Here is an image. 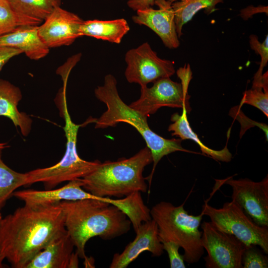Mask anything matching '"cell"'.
<instances>
[{"instance_id": "1", "label": "cell", "mask_w": 268, "mask_h": 268, "mask_svg": "<svg viewBox=\"0 0 268 268\" xmlns=\"http://www.w3.org/2000/svg\"><path fill=\"white\" fill-rule=\"evenodd\" d=\"M66 230L59 203L38 207L24 204L2 218L0 249L12 268H25L54 238Z\"/></svg>"}, {"instance_id": "2", "label": "cell", "mask_w": 268, "mask_h": 268, "mask_svg": "<svg viewBox=\"0 0 268 268\" xmlns=\"http://www.w3.org/2000/svg\"><path fill=\"white\" fill-rule=\"evenodd\" d=\"M64 225L79 258L86 260L87 241L98 236L110 240L127 233L131 222L119 208L104 201L84 199L59 202Z\"/></svg>"}, {"instance_id": "3", "label": "cell", "mask_w": 268, "mask_h": 268, "mask_svg": "<svg viewBox=\"0 0 268 268\" xmlns=\"http://www.w3.org/2000/svg\"><path fill=\"white\" fill-rule=\"evenodd\" d=\"M94 94L107 107V110L96 119L95 128L115 127L124 122L134 128L144 139L152 156V169L146 179L149 185L155 168L163 157L178 151L195 153L184 148L181 138L166 139L152 131L148 125L147 116L127 105L121 98L117 88V80L113 75L105 76L104 84L97 86Z\"/></svg>"}, {"instance_id": "4", "label": "cell", "mask_w": 268, "mask_h": 268, "mask_svg": "<svg viewBox=\"0 0 268 268\" xmlns=\"http://www.w3.org/2000/svg\"><path fill=\"white\" fill-rule=\"evenodd\" d=\"M152 162L151 152L146 146L128 158L101 163L92 172L82 178V188L100 197L127 196L135 192H147L144 168Z\"/></svg>"}, {"instance_id": "5", "label": "cell", "mask_w": 268, "mask_h": 268, "mask_svg": "<svg viewBox=\"0 0 268 268\" xmlns=\"http://www.w3.org/2000/svg\"><path fill=\"white\" fill-rule=\"evenodd\" d=\"M56 103L65 122L63 128L67 139L65 154L62 159L53 166L26 173L27 185L42 182L45 190L52 189L65 181L82 178L94 171L101 163L98 160L88 161L81 159L76 149L79 128L85 124L94 123L96 119L91 118L83 124H76L72 122L67 107L66 88L63 87L59 91L56 98Z\"/></svg>"}, {"instance_id": "6", "label": "cell", "mask_w": 268, "mask_h": 268, "mask_svg": "<svg viewBox=\"0 0 268 268\" xmlns=\"http://www.w3.org/2000/svg\"><path fill=\"white\" fill-rule=\"evenodd\" d=\"M184 204L175 206L162 201L152 206L150 212L157 225L161 242L177 244L184 251V261L193 264L198 263L204 254L201 244L202 232L199 229L204 215L202 211L198 215L189 214Z\"/></svg>"}, {"instance_id": "7", "label": "cell", "mask_w": 268, "mask_h": 268, "mask_svg": "<svg viewBox=\"0 0 268 268\" xmlns=\"http://www.w3.org/2000/svg\"><path fill=\"white\" fill-rule=\"evenodd\" d=\"M177 73L181 83L165 77L154 81L150 87L140 86L139 99L132 102L130 106L147 117L162 107H186L187 113H190L192 109L188 88L192 79V71L189 65L180 68Z\"/></svg>"}, {"instance_id": "8", "label": "cell", "mask_w": 268, "mask_h": 268, "mask_svg": "<svg viewBox=\"0 0 268 268\" xmlns=\"http://www.w3.org/2000/svg\"><path fill=\"white\" fill-rule=\"evenodd\" d=\"M201 211L218 229L234 235L245 245H257L268 254V227L256 223L234 202H226L219 208L205 202Z\"/></svg>"}, {"instance_id": "9", "label": "cell", "mask_w": 268, "mask_h": 268, "mask_svg": "<svg viewBox=\"0 0 268 268\" xmlns=\"http://www.w3.org/2000/svg\"><path fill=\"white\" fill-rule=\"evenodd\" d=\"M201 244L207 255V268H242V255L245 245L234 235L204 221L201 224Z\"/></svg>"}, {"instance_id": "10", "label": "cell", "mask_w": 268, "mask_h": 268, "mask_svg": "<svg viewBox=\"0 0 268 268\" xmlns=\"http://www.w3.org/2000/svg\"><path fill=\"white\" fill-rule=\"evenodd\" d=\"M125 61L126 79L140 86H147L160 78L170 77L175 72L174 63L160 58L147 42L127 51Z\"/></svg>"}, {"instance_id": "11", "label": "cell", "mask_w": 268, "mask_h": 268, "mask_svg": "<svg viewBox=\"0 0 268 268\" xmlns=\"http://www.w3.org/2000/svg\"><path fill=\"white\" fill-rule=\"evenodd\" d=\"M224 183L232 188V201L256 223L268 227V176L259 182L231 177L226 179Z\"/></svg>"}, {"instance_id": "12", "label": "cell", "mask_w": 268, "mask_h": 268, "mask_svg": "<svg viewBox=\"0 0 268 268\" xmlns=\"http://www.w3.org/2000/svg\"><path fill=\"white\" fill-rule=\"evenodd\" d=\"M44 21L38 26V34L49 49L69 46L81 37L80 29L84 21L61 6L56 7Z\"/></svg>"}, {"instance_id": "13", "label": "cell", "mask_w": 268, "mask_h": 268, "mask_svg": "<svg viewBox=\"0 0 268 268\" xmlns=\"http://www.w3.org/2000/svg\"><path fill=\"white\" fill-rule=\"evenodd\" d=\"M173 2L170 0H155L157 9L149 7L138 10L136 14L132 17L134 23L145 25L154 31L169 49H176L180 46Z\"/></svg>"}, {"instance_id": "14", "label": "cell", "mask_w": 268, "mask_h": 268, "mask_svg": "<svg viewBox=\"0 0 268 268\" xmlns=\"http://www.w3.org/2000/svg\"><path fill=\"white\" fill-rule=\"evenodd\" d=\"M135 233L134 239L124 251L114 255L110 268H126L144 251L150 252L154 257L163 254V245L159 238L157 225L153 219L142 223Z\"/></svg>"}, {"instance_id": "15", "label": "cell", "mask_w": 268, "mask_h": 268, "mask_svg": "<svg viewBox=\"0 0 268 268\" xmlns=\"http://www.w3.org/2000/svg\"><path fill=\"white\" fill-rule=\"evenodd\" d=\"M82 186V178H78L57 189L44 191L29 189L15 191L12 195L22 201L25 205L32 207L54 205L64 201L102 200V197L93 195L83 189Z\"/></svg>"}, {"instance_id": "16", "label": "cell", "mask_w": 268, "mask_h": 268, "mask_svg": "<svg viewBox=\"0 0 268 268\" xmlns=\"http://www.w3.org/2000/svg\"><path fill=\"white\" fill-rule=\"evenodd\" d=\"M67 230L54 238L28 263L25 268H75L79 256Z\"/></svg>"}, {"instance_id": "17", "label": "cell", "mask_w": 268, "mask_h": 268, "mask_svg": "<svg viewBox=\"0 0 268 268\" xmlns=\"http://www.w3.org/2000/svg\"><path fill=\"white\" fill-rule=\"evenodd\" d=\"M38 26H19L0 36V46L19 49L33 60H38L45 57L49 53L50 49L40 37Z\"/></svg>"}, {"instance_id": "18", "label": "cell", "mask_w": 268, "mask_h": 268, "mask_svg": "<svg viewBox=\"0 0 268 268\" xmlns=\"http://www.w3.org/2000/svg\"><path fill=\"white\" fill-rule=\"evenodd\" d=\"M21 99V92L18 87L0 79V116L11 120L26 136L31 131L32 120L26 113L19 111L17 106Z\"/></svg>"}, {"instance_id": "19", "label": "cell", "mask_w": 268, "mask_h": 268, "mask_svg": "<svg viewBox=\"0 0 268 268\" xmlns=\"http://www.w3.org/2000/svg\"><path fill=\"white\" fill-rule=\"evenodd\" d=\"M130 29L127 20L124 18L110 20L95 19L84 21L80 33L81 36H87L119 44Z\"/></svg>"}, {"instance_id": "20", "label": "cell", "mask_w": 268, "mask_h": 268, "mask_svg": "<svg viewBox=\"0 0 268 268\" xmlns=\"http://www.w3.org/2000/svg\"><path fill=\"white\" fill-rule=\"evenodd\" d=\"M182 109L183 111L181 115L175 113L171 117V121L173 123L169 125L168 130L169 132H173L172 135L178 136L182 140L190 139L194 140L199 145L202 153L208 155L216 160L226 162L230 161L232 154L227 146L221 150H213L205 145L200 140L190 125L188 120L186 108L183 107Z\"/></svg>"}, {"instance_id": "21", "label": "cell", "mask_w": 268, "mask_h": 268, "mask_svg": "<svg viewBox=\"0 0 268 268\" xmlns=\"http://www.w3.org/2000/svg\"><path fill=\"white\" fill-rule=\"evenodd\" d=\"M224 0H178L172 3L176 31L179 38L182 35L183 26L192 20L199 11L204 9L205 13L210 14L216 9L217 4Z\"/></svg>"}, {"instance_id": "22", "label": "cell", "mask_w": 268, "mask_h": 268, "mask_svg": "<svg viewBox=\"0 0 268 268\" xmlns=\"http://www.w3.org/2000/svg\"><path fill=\"white\" fill-rule=\"evenodd\" d=\"M8 0L16 11L42 21L45 20L62 3V0Z\"/></svg>"}, {"instance_id": "23", "label": "cell", "mask_w": 268, "mask_h": 268, "mask_svg": "<svg viewBox=\"0 0 268 268\" xmlns=\"http://www.w3.org/2000/svg\"><path fill=\"white\" fill-rule=\"evenodd\" d=\"M43 21L21 14L8 0H0V36L24 25H39Z\"/></svg>"}, {"instance_id": "24", "label": "cell", "mask_w": 268, "mask_h": 268, "mask_svg": "<svg viewBox=\"0 0 268 268\" xmlns=\"http://www.w3.org/2000/svg\"><path fill=\"white\" fill-rule=\"evenodd\" d=\"M0 149V207L17 188L27 185V173L14 171L1 159Z\"/></svg>"}, {"instance_id": "25", "label": "cell", "mask_w": 268, "mask_h": 268, "mask_svg": "<svg viewBox=\"0 0 268 268\" xmlns=\"http://www.w3.org/2000/svg\"><path fill=\"white\" fill-rule=\"evenodd\" d=\"M268 89L262 87H252L245 91L240 104V107L245 104L251 105L262 111L268 117Z\"/></svg>"}, {"instance_id": "26", "label": "cell", "mask_w": 268, "mask_h": 268, "mask_svg": "<svg viewBox=\"0 0 268 268\" xmlns=\"http://www.w3.org/2000/svg\"><path fill=\"white\" fill-rule=\"evenodd\" d=\"M257 245H245L242 255V264L243 268H267L268 258L264 254Z\"/></svg>"}, {"instance_id": "27", "label": "cell", "mask_w": 268, "mask_h": 268, "mask_svg": "<svg viewBox=\"0 0 268 268\" xmlns=\"http://www.w3.org/2000/svg\"><path fill=\"white\" fill-rule=\"evenodd\" d=\"M249 43L251 48L256 54H259L261 58L260 66L254 76L253 81V85H259L262 83L263 69L268 62V35H266L264 41L261 43L256 35L252 34L249 37Z\"/></svg>"}, {"instance_id": "28", "label": "cell", "mask_w": 268, "mask_h": 268, "mask_svg": "<svg viewBox=\"0 0 268 268\" xmlns=\"http://www.w3.org/2000/svg\"><path fill=\"white\" fill-rule=\"evenodd\" d=\"M164 250L168 255L171 268H185L186 265L183 255L179 252L180 247L176 243L168 241L162 242Z\"/></svg>"}, {"instance_id": "29", "label": "cell", "mask_w": 268, "mask_h": 268, "mask_svg": "<svg viewBox=\"0 0 268 268\" xmlns=\"http://www.w3.org/2000/svg\"><path fill=\"white\" fill-rule=\"evenodd\" d=\"M22 52L15 48L0 46V71L4 65L12 58L16 56Z\"/></svg>"}, {"instance_id": "30", "label": "cell", "mask_w": 268, "mask_h": 268, "mask_svg": "<svg viewBox=\"0 0 268 268\" xmlns=\"http://www.w3.org/2000/svg\"><path fill=\"white\" fill-rule=\"evenodd\" d=\"M173 2L178 0H170ZM155 0H129L127 4L133 10L137 11L146 9L155 4Z\"/></svg>"}, {"instance_id": "31", "label": "cell", "mask_w": 268, "mask_h": 268, "mask_svg": "<svg viewBox=\"0 0 268 268\" xmlns=\"http://www.w3.org/2000/svg\"><path fill=\"white\" fill-rule=\"evenodd\" d=\"M264 7H252V8H251V6H249L241 10L240 15L243 19L247 20L253 14L257 12H263L268 13V7L266 6L263 9Z\"/></svg>"}, {"instance_id": "32", "label": "cell", "mask_w": 268, "mask_h": 268, "mask_svg": "<svg viewBox=\"0 0 268 268\" xmlns=\"http://www.w3.org/2000/svg\"><path fill=\"white\" fill-rule=\"evenodd\" d=\"M4 259H5L4 257L3 254H2L1 250L0 249V268L3 267L2 262Z\"/></svg>"}, {"instance_id": "33", "label": "cell", "mask_w": 268, "mask_h": 268, "mask_svg": "<svg viewBox=\"0 0 268 268\" xmlns=\"http://www.w3.org/2000/svg\"><path fill=\"white\" fill-rule=\"evenodd\" d=\"M9 147L6 143L5 142H0V149H3L6 147Z\"/></svg>"}, {"instance_id": "34", "label": "cell", "mask_w": 268, "mask_h": 268, "mask_svg": "<svg viewBox=\"0 0 268 268\" xmlns=\"http://www.w3.org/2000/svg\"><path fill=\"white\" fill-rule=\"evenodd\" d=\"M1 219H2V217H1V213L0 212V222H1Z\"/></svg>"}]
</instances>
